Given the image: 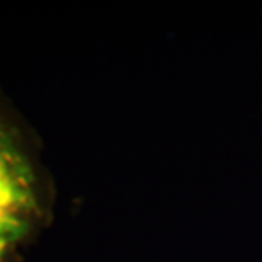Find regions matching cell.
<instances>
[{
	"label": "cell",
	"mask_w": 262,
	"mask_h": 262,
	"mask_svg": "<svg viewBox=\"0 0 262 262\" xmlns=\"http://www.w3.org/2000/svg\"><path fill=\"white\" fill-rule=\"evenodd\" d=\"M18 241L0 234V262H9L12 255L16 251Z\"/></svg>",
	"instance_id": "cell-2"
},
{
	"label": "cell",
	"mask_w": 262,
	"mask_h": 262,
	"mask_svg": "<svg viewBox=\"0 0 262 262\" xmlns=\"http://www.w3.org/2000/svg\"><path fill=\"white\" fill-rule=\"evenodd\" d=\"M35 211V178L31 166L0 121V234L19 242Z\"/></svg>",
	"instance_id": "cell-1"
}]
</instances>
